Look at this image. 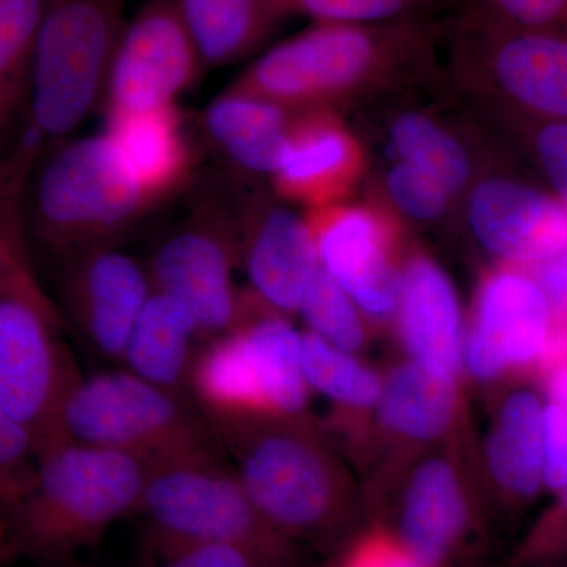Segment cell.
Masks as SVG:
<instances>
[{
	"label": "cell",
	"instance_id": "cell-18",
	"mask_svg": "<svg viewBox=\"0 0 567 567\" xmlns=\"http://www.w3.org/2000/svg\"><path fill=\"white\" fill-rule=\"evenodd\" d=\"M245 257L257 297L275 311L298 312L319 267L308 219L287 208H267L249 230Z\"/></svg>",
	"mask_w": 567,
	"mask_h": 567
},
{
	"label": "cell",
	"instance_id": "cell-36",
	"mask_svg": "<svg viewBox=\"0 0 567 567\" xmlns=\"http://www.w3.org/2000/svg\"><path fill=\"white\" fill-rule=\"evenodd\" d=\"M499 14L524 28L567 35V0H487Z\"/></svg>",
	"mask_w": 567,
	"mask_h": 567
},
{
	"label": "cell",
	"instance_id": "cell-23",
	"mask_svg": "<svg viewBox=\"0 0 567 567\" xmlns=\"http://www.w3.org/2000/svg\"><path fill=\"white\" fill-rule=\"evenodd\" d=\"M466 527V505L450 465L431 461L417 470L405 496L401 544L421 565L439 566Z\"/></svg>",
	"mask_w": 567,
	"mask_h": 567
},
{
	"label": "cell",
	"instance_id": "cell-8",
	"mask_svg": "<svg viewBox=\"0 0 567 567\" xmlns=\"http://www.w3.org/2000/svg\"><path fill=\"white\" fill-rule=\"evenodd\" d=\"M137 513L151 528L244 548L265 567L293 563L289 537L257 509L218 454L152 466Z\"/></svg>",
	"mask_w": 567,
	"mask_h": 567
},
{
	"label": "cell",
	"instance_id": "cell-35",
	"mask_svg": "<svg viewBox=\"0 0 567 567\" xmlns=\"http://www.w3.org/2000/svg\"><path fill=\"white\" fill-rule=\"evenodd\" d=\"M385 189L395 210L423 223L442 218L456 199L434 175L401 162L386 171Z\"/></svg>",
	"mask_w": 567,
	"mask_h": 567
},
{
	"label": "cell",
	"instance_id": "cell-32",
	"mask_svg": "<svg viewBox=\"0 0 567 567\" xmlns=\"http://www.w3.org/2000/svg\"><path fill=\"white\" fill-rule=\"evenodd\" d=\"M352 297L319 264L298 312L311 333L344 352H353L363 342V324Z\"/></svg>",
	"mask_w": 567,
	"mask_h": 567
},
{
	"label": "cell",
	"instance_id": "cell-42",
	"mask_svg": "<svg viewBox=\"0 0 567 567\" xmlns=\"http://www.w3.org/2000/svg\"><path fill=\"white\" fill-rule=\"evenodd\" d=\"M137 567H156L155 561H153L152 557L148 559H145L144 563H141Z\"/></svg>",
	"mask_w": 567,
	"mask_h": 567
},
{
	"label": "cell",
	"instance_id": "cell-1",
	"mask_svg": "<svg viewBox=\"0 0 567 567\" xmlns=\"http://www.w3.org/2000/svg\"><path fill=\"white\" fill-rule=\"evenodd\" d=\"M126 0H47L20 133L0 162V208L18 210L40 159L104 99Z\"/></svg>",
	"mask_w": 567,
	"mask_h": 567
},
{
	"label": "cell",
	"instance_id": "cell-38",
	"mask_svg": "<svg viewBox=\"0 0 567 567\" xmlns=\"http://www.w3.org/2000/svg\"><path fill=\"white\" fill-rule=\"evenodd\" d=\"M341 567H427L413 558L404 546L388 540H369L346 559Z\"/></svg>",
	"mask_w": 567,
	"mask_h": 567
},
{
	"label": "cell",
	"instance_id": "cell-33",
	"mask_svg": "<svg viewBox=\"0 0 567 567\" xmlns=\"http://www.w3.org/2000/svg\"><path fill=\"white\" fill-rule=\"evenodd\" d=\"M451 0H282L289 14H305L319 24L379 25L429 20Z\"/></svg>",
	"mask_w": 567,
	"mask_h": 567
},
{
	"label": "cell",
	"instance_id": "cell-30",
	"mask_svg": "<svg viewBox=\"0 0 567 567\" xmlns=\"http://www.w3.org/2000/svg\"><path fill=\"white\" fill-rule=\"evenodd\" d=\"M301 371L308 386L347 405H372L382 394L377 377L319 336L301 338Z\"/></svg>",
	"mask_w": 567,
	"mask_h": 567
},
{
	"label": "cell",
	"instance_id": "cell-20",
	"mask_svg": "<svg viewBox=\"0 0 567 567\" xmlns=\"http://www.w3.org/2000/svg\"><path fill=\"white\" fill-rule=\"evenodd\" d=\"M204 342L192 312L169 295L152 290L126 342L122 364L155 385L189 393L194 360Z\"/></svg>",
	"mask_w": 567,
	"mask_h": 567
},
{
	"label": "cell",
	"instance_id": "cell-44",
	"mask_svg": "<svg viewBox=\"0 0 567 567\" xmlns=\"http://www.w3.org/2000/svg\"><path fill=\"white\" fill-rule=\"evenodd\" d=\"M566 503H567V492H566Z\"/></svg>",
	"mask_w": 567,
	"mask_h": 567
},
{
	"label": "cell",
	"instance_id": "cell-12",
	"mask_svg": "<svg viewBox=\"0 0 567 567\" xmlns=\"http://www.w3.org/2000/svg\"><path fill=\"white\" fill-rule=\"evenodd\" d=\"M235 245L221 224L200 219L167 237L147 267L152 289L192 312L205 341L233 330L249 308L234 286Z\"/></svg>",
	"mask_w": 567,
	"mask_h": 567
},
{
	"label": "cell",
	"instance_id": "cell-7",
	"mask_svg": "<svg viewBox=\"0 0 567 567\" xmlns=\"http://www.w3.org/2000/svg\"><path fill=\"white\" fill-rule=\"evenodd\" d=\"M445 33L451 69L483 100L567 121V35L518 25L487 0H466Z\"/></svg>",
	"mask_w": 567,
	"mask_h": 567
},
{
	"label": "cell",
	"instance_id": "cell-39",
	"mask_svg": "<svg viewBox=\"0 0 567 567\" xmlns=\"http://www.w3.org/2000/svg\"><path fill=\"white\" fill-rule=\"evenodd\" d=\"M21 237V234L11 230L0 219V284L31 267Z\"/></svg>",
	"mask_w": 567,
	"mask_h": 567
},
{
	"label": "cell",
	"instance_id": "cell-17",
	"mask_svg": "<svg viewBox=\"0 0 567 567\" xmlns=\"http://www.w3.org/2000/svg\"><path fill=\"white\" fill-rule=\"evenodd\" d=\"M363 153L327 110L295 112L289 151L274 175L276 192L311 210L338 204L360 174Z\"/></svg>",
	"mask_w": 567,
	"mask_h": 567
},
{
	"label": "cell",
	"instance_id": "cell-34",
	"mask_svg": "<svg viewBox=\"0 0 567 567\" xmlns=\"http://www.w3.org/2000/svg\"><path fill=\"white\" fill-rule=\"evenodd\" d=\"M148 547L156 567H265L244 548L151 528Z\"/></svg>",
	"mask_w": 567,
	"mask_h": 567
},
{
	"label": "cell",
	"instance_id": "cell-22",
	"mask_svg": "<svg viewBox=\"0 0 567 567\" xmlns=\"http://www.w3.org/2000/svg\"><path fill=\"white\" fill-rule=\"evenodd\" d=\"M293 117L270 100L227 89L205 111V130L237 166L274 177L289 151Z\"/></svg>",
	"mask_w": 567,
	"mask_h": 567
},
{
	"label": "cell",
	"instance_id": "cell-11",
	"mask_svg": "<svg viewBox=\"0 0 567 567\" xmlns=\"http://www.w3.org/2000/svg\"><path fill=\"white\" fill-rule=\"evenodd\" d=\"M204 66L174 0H152L123 28L104 91L106 115L174 104Z\"/></svg>",
	"mask_w": 567,
	"mask_h": 567
},
{
	"label": "cell",
	"instance_id": "cell-4",
	"mask_svg": "<svg viewBox=\"0 0 567 567\" xmlns=\"http://www.w3.org/2000/svg\"><path fill=\"white\" fill-rule=\"evenodd\" d=\"M33 173L22 215L33 240L65 262L114 246L156 204L106 133L61 142Z\"/></svg>",
	"mask_w": 567,
	"mask_h": 567
},
{
	"label": "cell",
	"instance_id": "cell-13",
	"mask_svg": "<svg viewBox=\"0 0 567 567\" xmlns=\"http://www.w3.org/2000/svg\"><path fill=\"white\" fill-rule=\"evenodd\" d=\"M470 229L486 251L514 264H546L567 248V207L520 175H483L470 185Z\"/></svg>",
	"mask_w": 567,
	"mask_h": 567
},
{
	"label": "cell",
	"instance_id": "cell-40",
	"mask_svg": "<svg viewBox=\"0 0 567 567\" xmlns=\"http://www.w3.org/2000/svg\"><path fill=\"white\" fill-rule=\"evenodd\" d=\"M550 395L555 406L567 415V365L558 369L550 380Z\"/></svg>",
	"mask_w": 567,
	"mask_h": 567
},
{
	"label": "cell",
	"instance_id": "cell-41",
	"mask_svg": "<svg viewBox=\"0 0 567 567\" xmlns=\"http://www.w3.org/2000/svg\"><path fill=\"white\" fill-rule=\"evenodd\" d=\"M10 145V134L2 128L0 125V162H2L3 155H6L7 148Z\"/></svg>",
	"mask_w": 567,
	"mask_h": 567
},
{
	"label": "cell",
	"instance_id": "cell-5",
	"mask_svg": "<svg viewBox=\"0 0 567 567\" xmlns=\"http://www.w3.org/2000/svg\"><path fill=\"white\" fill-rule=\"evenodd\" d=\"M54 436L117 451L151 468L216 454L215 432L192 394L155 385L128 369L78 377Z\"/></svg>",
	"mask_w": 567,
	"mask_h": 567
},
{
	"label": "cell",
	"instance_id": "cell-28",
	"mask_svg": "<svg viewBox=\"0 0 567 567\" xmlns=\"http://www.w3.org/2000/svg\"><path fill=\"white\" fill-rule=\"evenodd\" d=\"M44 6L47 0H0V125L10 136L28 102Z\"/></svg>",
	"mask_w": 567,
	"mask_h": 567
},
{
	"label": "cell",
	"instance_id": "cell-24",
	"mask_svg": "<svg viewBox=\"0 0 567 567\" xmlns=\"http://www.w3.org/2000/svg\"><path fill=\"white\" fill-rule=\"evenodd\" d=\"M205 66L248 54L287 17L282 0H174Z\"/></svg>",
	"mask_w": 567,
	"mask_h": 567
},
{
	"label": "cell",
	"instance_id": "cell-14",
	"mask_svg": "<svg viewBox=\"0 0 567 567\" xmlns=\"http://www.w3.org/2000/svg\"><path fill=\"white\" fill-rule=\"evenodd\" d=\"M62 301L71 322L100 354L122 363L152 284L147 268L114 246L65 262Z\"/></svg>",
	"mask_w": 567,
	"mask_h": 567
},
{
	"label": "cell",
	"instance_id": "cell-37",
	"mask_svg": "<svg viewBox=\"0 0 567 567\" xmlns=\"http://www.w3.org/2000/svg\"><path fill=\"white\" fill-rule=\"evenodd\" d=\"M543 480L551 488H567V415L550 405L544 412Z\"/></svg>",
	"mask_w": 567,
	"mask_h": 567
},
{
	"label": "cell",
	"instance_id": "cell-21",
	"mask_svg": "<svg viewBox=\"0 0 567 567\" xmlns=\"http://www.w3.org/2000/svg\"><path fill=\"white\" fill-rule=\"evenodd\" d=\"M104 133L155 203L178 188L189 173L192 148L175 103L107 114Z\"/></svg>",
	"mask_w": 567,
	"mask_h": 567
},
{
	"label": "cell",
	"instance_id": "cell-31",
	"mask_svg": "<svg viewBox=\"0 0 567 567\" xmlns=\"http://www.w3.org/2000/svg\"><path fill=\"white\" fill-rule=\"evenodd\" d=\"M35 436L0 409V551H13V527L35 477Z\"/></svg>",
	"mask_w": 567,
	"mask_h": 567
},
{
	"label": "cell",
	"instance_id": "cell-2",
	"mask_svg": "<svg viewBox=\"0 0 567 567\" xmlns=\"http://www.w3.org/2000/svg\"><path fill=\"white\" fill-rule=\"evenodd\" d=\"M431 20L319 24L276 44L229 89L293 112L324 110L353 93L415 78L435 62Z\"/></svg>",
	"mask_w": 567,
	"mask_h": 567
},
{
	"label": "cell",
	"instance_id": "cell-25",
	"mask_svg": "<svg viewBox=\"0 0 567 567\" xmlns=\"http://www.w3.org/2000/svg\"><path fill=\"white\" fill-rule=\"evenodd\" d=\"M380 398L383 421L394 431L420 440L442 434L456 406L453 374L420 361L399 369Z\"/></svg>",
	"mask_w": 567,
	"mask_h": 567
},
{
	"label": "cell",
	"instance_id": "cell-9",
	"mask_svg": "<svg viewBox=\"0 0 567 567\" xmlns=\"http://www.w3.org/2000/svg\"><path fill=\"white\" fill-rule=\"evenodd\" d=\"M80 375L61 317L32 268L0 284V409L40 445L54 436L63 399Z\"/></svg>",
	"mask_w": 567,
	"mask_h": 567
},
{
	"label": "cell",
	"instance_id": "cell-29",
	"mask_svg": "<svg viewBox=\"0 0 567 567\" xmlns=\"http://www.w3.org/2000/svg\"><path fill=\"white\" fill-rule=\"evenodd\" d=\"M487 103L511 147L539 175L544 188L567 207V121L529 117L503 104Z\"/></svg>",
	"mask_w": 567,
	"mask_h": 567
},
{
	"label": "cell",
	"instance_id": "cell-16",
	"mask_svg": "<svg viewBox=\"0 0 567 567\" xmlns=\"http://www.w3.org/2000/svg\"><path fill=\"white\" fill-rule=\"evenodd\" d=\"M550 309L539 282L514 271L491 276L477 298L466 342L473 375L494 379L507 364L527 363L543 352Z\"/></svg>",
	"mask_w": 567,
	"mask_h": 567
},
{
	"label": "cell",
	"instance_id": "cell-3",
	"mask_svg": "<svg viewBox=\"0 0 567 567\" xmlns=\"http://www.w3.org/2000/svg\"><path fill=\"white\" fill-rule=\"evenodd\" d=\"M151 465L117 451L52 436L13 527V550L65 559L87 550L118 518L137 513Z\"/></svg>",
	"mask_w": 567,
	"mask_h": 567
},
{
	"label": "cell",
	"instance_id": "cell-27",
	"mask_svg": "<svg viewBox=\"0 0 567 567\" xmlns=\"http://www.w3.org/2000/svg\"><path fill=\"white\" fill-rule=\"evenodd\" d=\"M388 141L398 162L434 175L454 197L472 185L475 167L468 148L427 112H399L388 126Z\"/></svg>",
	"mask_w": 567,
	"mask_h": 567
},
{
	"label": "cell",
	"instance_id": "cell-6",
	"mask_svg": "<svg viewBox=\"0 0 567 567\" xmlns=\"http://www.w3.org/2000/svg\"><path fill=\"white\" fill-rule=\"evenodd\" d=\"M303 334L282 316H245L200 346L188 391L210 427L265 423L303 412Z\"/></svg>",
	"mask_w": 567,
	"mask_h": 567
},
{
	"label": "cell",
	"instance_id": "cell-10",
	"mask_svg": "<svg viewBox=\"0 0 567 567\" xmlns=\"http://www.w3.org/2000/svg\"><path fill=\"white\" fill-rule=\"evenodd\" d=\"M240 461L238 480L284 536L322 532L334 511V483L319 447L303 434L265 423L212 427Z\"/></svg>",
	"mask_w": 567,
	"mask_h": 567
},
{
	"label": "cell",
	"instance_id": "cell-26",
	"mask_svg": "<svg viewBox=\"0 0 567 567\" xmlns=\"http://www.w3.org/2000/svg\"><path fill=\"white\" fill-rule=\"evenodd\" d=\"M488 465L507 491L533 495L544 466V410L535 394L517 393L503 406L487 446Z\"/></svg>",
	"mask_w": 567,
	"mask_h": 567
},
{
	"label": "cell",
	"instance_id": "cell-19",
	"mask_svg": "<svg viewBox=\"0 0 567 567\" xmlns=\"http://www.w3.org/2000/svg\"><path fill=\"white\" fill-rule=\"evenodd\" d=\"M402 338L420 363L454 374L462 358V317L456 290L427 257L410 260L398 300Z\"/></svg>",
	"mask_w": 567,
	"mask_h": 567
},
{
	"label": "cell",
	"instance_id": "cell-43",
	"mask_svg": "<svg viewBox=\"0 0 567 567\" xmlns=\"http://www.w3.org/2000/svg\"><path fill=\"white\" fill-rule=\"evenodd\" d=\"M3 558H7L6 554H2V551H0V561H2Z\"/></svg>",
	"mask_w": 567,
	"mask_h": 567
},
{
	"label": "cell",
	"instance_id": "cell-15",
	"mask_svg": "<svg viewBox=\"0 0 567 567\" xmlns=\"http://www.w3.org/2000/svg\"><path fill=\"white\" fill-rule=\"evenodd\" d=\"M319 264L361 311L385 317L398 308L401 274L390 256V230L374 210L327 205L308 215Z\"/></svg>",
	"mask_w": 567,
	"mask_h": 567
}]
</instances>
